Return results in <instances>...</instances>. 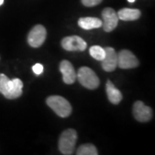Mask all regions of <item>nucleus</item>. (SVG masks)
<instances>
[{"mask_svg": "<svg viewBox=\"0 0 155 155\" xmlns=\"http://www.w3.org/2000/svg\"><path fill=\"white\" fill-rule=\"evenodd\" d=\"M103 21L97 17H82L78 20V26L80 28L90 30L93 28H98L102 27Z\"/></svg>", "mask_w": 155, "mask_h": 155, "instance_id": "12", "label": "nucleus"}, {"mask_svg": "<svg viewBox=\"0 0 155 155\" xmlns=\"http://www.w3.org/2000/svg\"><path fill=\"white\" fill-rule=\"evenodd\" d=\"M90 54L91 55L92 58H94L97 61H102L104 60V56H105V49L103 48L100 46H92L90 51H89Z\"/></svg>", "mask_w": 155, "mask_h": 155, "instance_id": "17", "label": "nucleus"}, {"mask_svg": "<svg viewBox=\"0 0 155 155\" xmlns=\"http://www.w3.org/2000/svg\"><path fill=\"white\" fill-rule=\"evenodd\" d=\"M77 132L72 128H68L61 134L59 140V149L62 154H72L77 142Z\"/></svg>", "mask_w": 155, "mask_h": 155, "instance_id": "2", "label": "nucleus"}, {"mask_svg": "<svg viewBox=\"0 0 155 155\" xmlns=\"http://www.w3.org/2000/svg\"><path fill=\"white\" fill-rule=\"evenodd\" d=\"M4 4V0H0V5H2Z\"/></svg>", "mask_w": 155, "mask_h": 155, "instance_id": "20", "label": "nucleus"}, {"mask_svg": "<svg viewBox=\"0 0 155 155\" xmlns=\"http://www.w3.org/2000/svg\"><path fill=\"white\" fill-rule=\"evenodd\" d=\"M106 92L108 96V99L110 100L111 104H118L122 101V94L121 93V91L116 88V86L110 80H108L106 84Z\"/></svg>", "mask_w": 155, "mask_h": 155, "instance_id": "11", "label": "nucleus"}, {"mask_svg": "<svg viewBox=\"0 0 155 155\" xmlns=\"http://www.w3.org/2000/svg\"><path fill=\"white\" fill-rule=\"evenodd\" d=\"M103 0H81L82 4L86 7H93V6L99 5L100 3H102Z\"/></svg>", "mask_w": 155, "mask_h": 155, "instance_id": "18", "label": "nucleus"}, {"mask_svg": "<svg viewBox=\"0 0 155 155\" xmlns=\"http://www.w3.org/2000/svg\"><path fill=\"white\" fill-rule=\"evenodd\" d=\"M22 80L19 78H14L12 79V84H11V87L8 95L5 97L7 99H16L18 98L19 97H21L22 94Z\"/></svg>", "mask_w": 155, "mask_h": 155, "instance_id": "14", "label": "nucleus"}, {"mask_svg": "<svg viewBox=\"0 0 155 155\" xmlns=\"http://www.w3.org/2000/svg\"><path fill=\"white\" fill-rule=\"evenodd\" d=\"M32 69H33V72L36 74V75H40V74H41L42 72H43V66L41 65V64H35L33 67H32Z\"/></svg>", "mask_w": 155, "mask_h": 155, "instance_id": "19", "label": "nucleus"}, {"mask_svg": "<svg viewBox=\"0 0 155 155\" xmlns=\"http://www.w3.org/2000/svg\"><path fill=\"white\" fill-rule=\"evenodd\" d=\"M60 71L63 76L64 83L72 84L75 82L77 78V74L74 70V67L68 61H62L60 64Z\"/></svg>", "mask_w": 155, "mask_h": 155, "instance_id": "10", "label": "nucleus"}, {"mask_svg": "<svg viewBox=\"0 0 155 155\" xmlns=\"http://www.w3.org/2000/svg\"><path fill=\"white\" fill-rule=\"evenodd\" d=\"M133 114L138 122H146L150 121L153 117V110L148 106L145 105L141 101H136L133 107Z\"/></svg>", "mask_w": 155, "mask_h": 155, "instance_id": "8", "label": "nucleus"}, {"mask_svg": "<svg viewBox=\"0 0 155 155\" xmlns=\"http://www.w3.org/2000/svg\"><path fill=\"white\" fill-rule=\"evenodd\" d=\"M141 15L140 11L138 9H128L124 8L118 11V18L122 21H134L140 18Z\"/></svg>", "mask_w": 155, "mask_h": 155, "instance_id": "13", "label": "nucleus"}, {"mask_svg": "<svg viewBox=\"0 0 155 155\" xmlns=\"http://www.w3.org/2000/svg\"><path fill=\"white\" fill-rule=\"evenodd\" d=\"M47 104L62 118L67 117L72 113V106L66 98L61 96H50L47 98Z\"/></svg>", "mask_w": 155, "mask_h": 155, "instance_id": "1", "label": "nucleus"}, {"mask_svg": "<svg viewBox=\"0 0 155 155\" xmlns=\"http://www.w3.org/2000/svg\"><path fill=\"white\" fill-rule=\"evenodd\" d=\"M47 37V30L42 25H35L28 34V42L32 48H39L44 43Z\"/></svg>", "mask_w": 155, "mask_h": 155, "instance_id": "5", "label": "nucleus"}, {"mask_svg": "<svg viewBox=\"0 0 155 155\" xmlns=\"http://www.w3.org/2000/svg\"><path fill=\"white\" fill-rule=\"evenodd\" d=\"M127 1H128L129 3H134V2L135 0H127Z\"/></svg>", "mask_w": 155, "mask_h": 155, "instance_id": "21", "label": "nucleus"}, {"mask_svg": "<svg viewBox=\"0 0 155 155\" xmlns=\"http://www.w3.org/2000/svg\"><path fill=\"white\" fill-rule=\"evenodd\" d=\"M62 48L67 51H84L87 48V43L78 35L67 36L61 41Z\"/></svg>", "mask_w": 155, "mask_h": 155, "instance_id": "6", "label": "nucleus"}, {"mask_svg": "<svg viewBox=\"0 0 155 155\" xmlns=\"http://www.w3.org/2000/svg\"><path fill=\"white\" fill-rule=\"evenodd\" d=\"M139 66L138 59L129 50H122L117 54V67L121 69H131Z\"/></svg>", "mask_w": 155, "mask_h": 155, "instance_id": "4", "label": "nucleus"}, {"mask_svg": "<svg viewBox=\"0 0 155 155\" xmlns=\"http://www.w3.org/2000/svg\"><path fill=\"white\" fill-rule=\"evenodd\" d=\"M11 84H12L11 79H10L5 74L0 73V92L5 96V97L8 95L11 90Z\"/></svg>", "mask_w": 155, "mask_h": 155, "instance_id": "15", "label": "nucleus"}, {"mask_svg": "<svg viewBox=\"0 0 155 155\" xmlns=\"http://www.w3.org/2000/svg\"><path fill=\"white\" fill-rule=\"evenodd\" d=\"M105 56L102 61V67L106 72H113L117 67V54L113 48H105Z\"/></svg>", "mask_w": 155, "mask_h": 155, "instance_id": "9", "label": "nucleus"}, {"mask_svg": "<svg viewBox=\"0 0 155 155\" xmlns=\"http://www.w3.org/2000/svg\"><path fill=\"white\" fill-rule=\"evenodd\" d=\"M102 17L104 22L102 26L104 27V30L106 32H111L116 28L119 18L115 10L112 8H105L102 12Z\"/></svg>", "mask_w": 155, "mask_h": 155, "instance_id": "7", "label": "nucleus"}, {"mask_svg": "<svg viewBox=\"0 0 155 155\" xmlns=\"http://www.w3.org/2000/svg\"><path fill=\"white\" fill-rule=\"evenodd\" d=\"M78 155H97L98 152L92 144L81 145L77 149Z\"/></svg>", "mask_w": 155, "mask_h": 155, "instance_id": "16", "label": "nucleus"}, {"mask_svg": "<svg viewBox=\"0 0 155 155\" xmlns=\"http://www.w3.org/2000/svg\"><path fill=\"white\" fill-rule=\"evenodd\" d=\"M77 78L78 82L83 85L84 87L89 90H95L100 84V80L95 72L89 68L83 67L78 69L77 73Z\"/></svg>", "mask_w": 155, "mask_h": 155, "instance_id": "3", "label": "nucleus"}]
</instances>
